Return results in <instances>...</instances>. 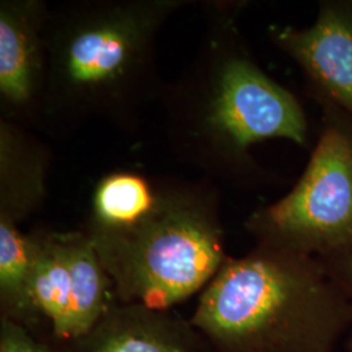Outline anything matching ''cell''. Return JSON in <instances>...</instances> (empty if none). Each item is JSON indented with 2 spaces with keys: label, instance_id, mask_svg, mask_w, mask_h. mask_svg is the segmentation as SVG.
I'll return each mask as SVG.
<instances>
[{
  "label": "cell",
  "instance_id": "5b68a950",
  "mask_svg": "<svg viewBox=\"0 0 352 352\" xmlns=\"http://www.w3.org/2000/svg\"><path fill=\"white\" fill-rule=\"evenodd\" d=\"M258 245L324 260L352 253V140L329 128L294 189L252 214Z\"/></svg>",
  "mask_w": 352,
  "mask_h": 352
},
{
  "label": "cell",
  "instance_id": "7c38bea8",
  "mask_svg": "<svg viewBox=\"0 0 352 352\" xmlns=\"http://www.w3.org/2000/svg\"><path fill=\"white\" fill-rule=\"evenodd\" d=\"M0 352H56L33 337L28 327L14 321H0Z\"/></svg>",
  "mask_w": 352,
  "mask_h": 352
},
{
  "label": "cell",
  "instance_id": "7a4b0ae2",
  "mask_svg": "<svg viewBox=\"0 0 352 352\" xmlns=\"http://www.w3.org/2000/svg\"><path fill=\"white\" fill-rule=\"evenodd\" d=\"M190 0H72L50 6L41 128L68 136L100 122L138 129L161 101L155 42L164 23Z\"/></svg>",
  "mask_w": 352,
  "mask_h": 352
},
{
  "label": "cell",
  "instance_id": "8992f818",
  "mask_svg": "<svg viewBox=\"0 0 352 352\" xmlns=\"http://www.w3.org/2000/svg\"><path fill=\"white\" fill-rule=\"evenodd\" d=\"M29 298L56 337H87L118 302L113 280L85 231L34 230Z\"/></svg>",
  "mask_w": 352,
  "mask_h": 352
},
{
  "label": "cell",
  "instance_id": "ba28073f",
  "mask_svg": "<svg viewBox=\"0 0 352 352\" xmlns=\"http://www.w3.org/2000/svg\"><path fill=\"white\" fill-rule=\"evenodd\" d=\"M272 37L352 113L351 7L327 6L309 28H276Z\"/></svg>",
  "mask_w": 352,
  "mask_h": 352
},
{
  "label": "cell",
  "instance_id": "8fae6325",
  "mask_svg": "<svg viewBox=\"0 0 352 352\" xmlns=\"http://www.w3.org/2000/svg\"><path fill=\"white\" fill-rule=\"evenodd\" d=\"M32 269V240L11 219L0 218V309L1 318L28 327L36 324L29 298Z\"/></svg>",
  "mask_w": 352,
  "mask_h": 352
},
{
  "label": "cell",
  "instance_id": "3957f363",
  "mask_svg": "<svg viewBox=\"0 0 352 352\" xmlns=\"http://www.w3.org/2000/svg\"><path fill=\"white\" fill-rule=\"evenodd\" d=\"M199 49L161 96L173 155L206 175L226 177L251 162L250 148L267 139L304 144L307 120L289 90L243 49L223 6H205Z\"/></svg>",
  "mask_w": 352,
  "mask_h": 352
},
{
  "label": "cell",
  "instance_id": "6da1fadb",
  "mask_svg": "<svg viewBox=\"0 0 352 352\" xmlns=\"http://www.w3.org/2000/svg\"><path fill=\"white\" fill-rule=\"evenodd\" d=\"M82 231L124 304L167 311L227 260L217 195L205 183L111 171L94 187Z\"/></svg>",
  "mask_w": 352,
  "mask_h": 352
},
{
  "label": "cell",
  "instance_id": "4fadbf2b",
  "mask_svg": "<svg viewBox=\"0 0 352 352\" xmlns=\"http://www.w3.org/2000/svg\"><path fill=\"white\" fill-rule=\"evenodd\" d=\"M324 263L327 265V270L330 272L331 277L334 278L336 282L340 285L349 304L350 329L344 340H346L347 351L352 352V253L340 256V257L327 258Z\"/></svg>",
  "mask_w": 352,
  "mask_h": 352
},
{
  "label": "cell",
  "instance_id": "30bf717a",
  "mask_svg": "<svg viewBox=\"0 0 352 352\" xmlns=\"http://www.w3.org/2000/svg\"><path fill=\"white\" fill-rule=\"evenodd\" d=\"M50 155L24 126L0 119V218L21 223L47 196Z\"/></svg>",
  "mask_w": 352,
  "mask_h": 352
},
{
  "label": "cell",
  "instance_id": "9c48e42d",
  "mask_svg": "<svg viewBox=\"0 0 352 352\" xmlns=\"http://www.w3.org/2000/svg\"><path fill=\"white\" fill-rule=\"evenodd\" d=\"M81 340V352H204L205 338L167 311L116 302Z\"/></svg>",
  "mask_w": 352,
  "mask_h": 352
},
{
  "label": "cell",
  "instance_id": "52a82bcc",
  "mask_svg": "<svg viewBox=\"0 0 352 352\" xmlns=\"http://www.w3.org/2000/svg\"><path fill=\"white\" fill-rule=\"evenodd\" d=\"M43 0L0 1V111L19 126H41L46 87V25Z\"/></svg>",
  "mask_w": 352,
  "mask_h": 352
},
{
  "label": "cell",
  "instance_id": "277c9868",
  "mask_svg": "<svg viewBox=\"0 0 352 352\" xmlns=\"http://www.w3.org/2000/svg\"><path fill=\"white\" fill-rule=\"evenodd\" d=\"M190 322L217 352H336L350 311L325 263L257 244L227 257Z\"/></svg>",
  "mask_w": 352,
  "mask_h": 352
}]
</instances>
